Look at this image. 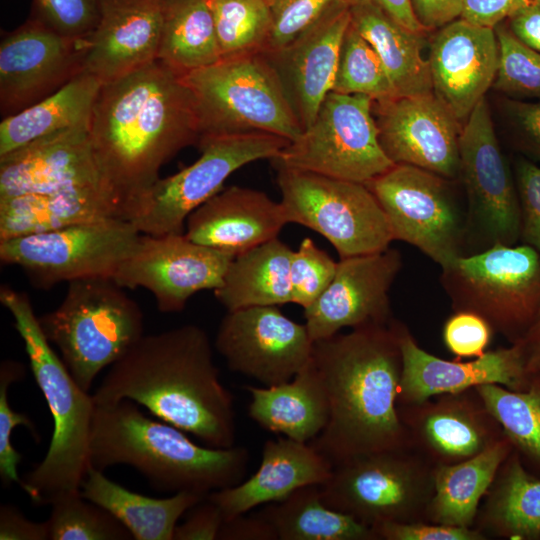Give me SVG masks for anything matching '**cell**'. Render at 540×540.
I'll use <instances>...</instances> for the list:
<instances>
[{"label": "cell", "instance_id": "e0dca14e", "mask_svg": "<svg viewBox=\"0 0 540 540\" xmlns=\"http://www.w3.org/2000/svg\"><path fill=\"white\" fill-rule=\"evenodd\" d=\"M86 38H71L31 17L0 42V114L21 112L83 72Z\"/></svg>", "mask_w": 540, "mask_h": 540}, {"label": "cell", "instance_id": "8fae6325", "mask_svg": "<svg viewBox=\"0 0 540 540\" xmlns=\"http://www.w3.org/2000/svg\"><path fill=\"white\" fill-rule=\"evenodd\" d=\"M290 143L266 132H244L200 138V157L191 165L159 178L137 204L131 223L141 234H181L189 215L223 189L239 168L272 160Z\"/></svg>", "mask_w": 540, "mask_h": 540}, {"label": "cell", "instance_id": "d4e9b609", "mask_svg": "<svg viewBox=\"0 0 540 540\" xmlns=\"http://www.w3.org/2000/svg\"><path fill=\"white\" fill-rule=\"evenodd\" d=\"M77 187L111 191L95 159L89 124L40 138L0 157V198Z\"/></svg>", "mask_w": 540, "mask_h": 540}, {"label": "cell", "instance_id": "60d3db41", "mask_svg": "<svg viewBox=\"0 0 540 540\" xmlns=\"http://www.w3.org/2000/svg\"><path fill=\"white\" fill-rule=\"evenodd\" d=\"M50 504V540L134 539L126 526L112 513L84 498L81 489L62 493Z\"/></svg>", "mask_w": 540, "mask_h": 540}, {"label": "cell", "instance_id": "f907efd6", "mask_svg": "<svg viewBox=\"0 0 540 540\" xmlns=\"http://www.w3.org/2000/svg\"><path fill=\"white\" fill-rule=\"evenodd\" d=\"M376 540H486L474 527L419 522H384L371 527Z\"/></svg>", "mask_w": 540, "mask_h": 540}, {"label": "cell", "instance_id": "bcb514c9", "mask_svg": "<svg viewBox=\"0 0 540 540\" xmlns=\"http://www.w3.org/2000/svg\"><path fill=\"white\" fill-rule=\"evenodd\" d=\"M37 18L58 33L87 38L99 19L100 0H33Z\"/></svg>", "mask_w": 540, "mask_h": 540}, {"label": "cell", "instance_id": "1f68e13d", "mask_svg": "<svg viewBox=\"0 0 540 540\" xmlns=\"http://www.w3.org/2000/svg\"><path fill=\"white\" fill-rule=\"evenodd\" d=\"M513 450L505 436L471 458L450 465H435L434 495L426 522L473 527L481 499Z\"/></svg>", "mask_w": 540, "mask_h": 540}, {"label": "cell", "instance_id": "603a6c76", "mask_svg": "<svg viewBox=\"0 0 540 540\" xmlns=\"http://www.w3.org/2000/svg\"><path fill=\"white\" fill-rule=\"evenodd\" d=\"M349 5L336 2L290 43L263 50L303 130L332 91L341 42L350 24Z\"/></svg>", "mask_w": 540, "mask_h": 540}, {"label": "cell", "instance_id": "277c9868", "mask_svg": "<svg viewBox=\"0 0 540 540\" xmlns=\"http://www.w3.org/2000/svg\"><path fill=\"white\" fill-rule=\"evenodd\" d=\"M249 459L242 446L198 445L181 429L146 416L131 400L95 405L89 462L98 470L128 465L156 490L206 497L242 482Z\"/></svg>", "mask_w": 540, "mask_h": 540}, {"label": "cell", "instance_id": "f546056e", "mask_svg": "<svg viewBox=\"0 0 540 540\" xmlns=\"http://www.w3.org/2000/svg\"><path fill=\"white\" fill-rule=\"evenodd\" d=\"M245 389L250 418L267 431L309 443L327 425L328 398L312 359L288 382Z\"/></svg>", "mask_w": 540, "mask_h": 540}, {"label": "cell", "instance_id": "9f6ffc18", "mask_svg": "<svg viewBox=\"0 0 540 540\" xmlns=\"http://www.w3.org/2000/svg\"><path fill=\"white\" fill-rule=\"evenodd\" d=\"M219 540H278L277 533L270 522L258 512L245 514L224 521Z\"/></svg>", "mask_w": 540, "mask_h": 540}, {"label": "cell", "instance_id": "ee69618b", "mask_svg": "<svg viewBox=\"0 0 540 540\" xmlns=\"http://www.w3.org/2000/svg\"><path fill=\"white\" fill-rule=\"evenodd\" d=\"M25 367L14 360H3L0 366V477L3 486L16 483L22 489L24 481L18 475L17 466L22 454L12 445V432L16 426L28 428L36 439L38 432L31 419L25 413L16 412L8 402V387L21 380Z\"/></svg>", "mask_w": 540, "mask_h": 540}, {"label": "cell", "instance_id": "e575fe53", "mask_svg": "<svg viewBox=\"0 0 540 540\" xmlns=\"http://www.w3.org/2000/svg\"><path fill=\"white\" fill-rule=\"evenodd\" d=\"M475 523L487 538H540V479L527 472L514 450L498 470Z\"/></svg>", "mask_w": 540, "mask_h": 540}, {"label": "cell", "instance_id": "4dcf8cb0", "mask_svg": "<svg viewBox=\"0 0 540 540\" xmlns=\"http://www.w3.org/2000/svg\"><path fill=\"white\" fill-rule=\"evenodd\" d=\"M349 10L351 24L379 55L397 96L433 92L429 63L422 57L425 32L406 28L372 2Z\"/></svg>", "mask_w": 540, "mask_h": 540}, {"label": "cell", "instance_id": "4fadbf2b", "mask_svg": "<svg viewBox=\"0 0 540 540\" xmlns=\"http://www.w3.org/2000/svg\"><path fill=\"white\" fill-rule=\"evenodd\" d=\"M133 223L110 218L0 241L4 264L22 268L35 287L88 278H111L135 249Z\"/></svg>", "mask_w": 540, "mask_h": 540}, {"label": "cell", "instance_id": "3957f363", "mask_svg": "<svg viewBox=\"0 0 540 540\" xmlns=\"http://www.w3.org/2000/svg\"><path fill=\"white\" fill-rule=\"evenodd\" d=\"M311 359L326 390L329 418L309 444L333 467L361 455L412 448L397 409L402 353L396 320L315 341Z\"/></svg>", "mask_w": 540, "mask_h": 540}, {"label": "cell", "instance_id": "91938a15", "mask_svg": "<svg viewBox=\"0 0 540 540\" xmlns=\"http://www.w3.org/2000/svg\"><path fill=\"white\" fill-rule=\"evenodd\" d=\"M349 6L362 2H372L406 28L416 32H426L418 22L412 8L411 0H343Z\"/></svg>", "mask_w": 540, "mask_h": 540}, {"label": "cell", "instance_id": "cb8c5ba5", "mask_svg": "<svg viewBox=\"0 0 540 540\" xmlns=\"http://www.w3.org/2000/svg\"><path fill=\"white\" fill-rule=\"evenodd\" d=\"M498 56L494 28L457 18L434 34L427 59L433 93L459 122L493 85Z\"/></svg>", "mask_w": 540, "mask_h": 540}, {"label": "cell", "instance_id": "6f0895ef", "mask_svg": "<svg viewBox=\"0 0 540 540\" xmlns=\"http://www.w3.org/2000/svg\"><path fill=\"white\" fill-rule=\"evenodd\" d=\"M413 12L424 30L439 29L461 15L462 0H411Z\"/></svg>", "mask_w": 540, "mask_h": 540}, {"label": "cell", "instance_id": "680465c9", "mask_svg": "<svg viewBox=\"0 0 540 540\" xmlns=\"http://www.w3.org/2000/svg\"><path fill=\"white\" fill-rule=\"evenodd\" d=\"M506 23L521 41L540 51V0L519 10Z\"/></svg>", "mask_w": 540, "mask_h": 540}, {"label": "cell", "instance_id": "db71d44e", "mask_svg": "<svg viewBox=\"0 0 540 540\" xmlns=\"http://www.w3.org/2000/svg\"><path fill=\"white\" fill-rule=\"evenodd\" d=\"M534 0H462V18L472 24L495 28Z\"/></svg>", "mask_w": 540, "mask_h": 540}, {"label": "cell", "instance_id": "f6af8a7d", "mask_svg": "<svg viewBox=\"0 0 540 540\" xmlns=\"http://www.w3.org/2000/svg\"><path fill=\"white\" fill-rule=\"evenodd\" d=\"M337 263L313 240L303 239L290 262L291 303L312 305L331 283Z\"/></svg>", "mask_w": 540, "mask_h": 540}, {"label": "cell", "instance_id": "ab89813d", "mask_svg": "<svg viewBox=\"0 0 540 540\" xmlns=\"http://www.w3.org/2000/svg\"><path fill=\"white\" fill-rule=\"evenodd\" d=\"M208 1L222 58L267 48L272 31L267 0Z\"/></svg>", "mask_w": 540, "mask_h": 540}, {"label": "cell", "instance_id": "d590c367", "mask_svg": "<svg viewBox=\"0 0 540 540\" xmlns=\"http://www.w3.org/2000/svg\"><path fill=\"white\" fill-rule=\"evenodd\" d=\"M102 83L82 72L57 92L0 123V157L40 138L88 125Z\"/></svg>", "mask_w": 540, "mask_h": 540}, {"label": "cell", "instance_id": "484cf974", "mask_svg": "<svg viewBox=\"0 0 540 540\" xmlns=\"http://www.w3.org/2000/svg\"><path fill=\"white\" fill-rule=\"evenodd\" d=\"M161 0H100L99 19L86 38L83 72L102 84L157 60Z\"/></svg>", "mask_w": 540, "mask_h": 540}, {"label": "cell", "instance_id": "9a60e30c", "mask_svg": "<svg viewBox=\"0 0 540 540\" xmlns=\"http://www.w3.org/2000/svg\"><path fill=\"white\" fill-rule=\"evenodd\" d=\"M233 258L190 240L185 233L141 234L113 280L122 288L148 290L161 312H180L197 292L215 291L222 285Z\"/></svg>", "mask_w": 540, "mask_h": 540}, {"label": "cell", "instance_id": "2e32d148", "mask_svg": "<svg viewBox=\"0 0 540 540\" xmlns=\"http://www.w3.org/2000/svg\"><path fill=\"white\" fill-rule=\"evenodd\" d=\"M313 345L305 323L293 321L277 306L227 311L215 339L230 370L264 386L290 381L311 359Z\"/></svg>", "mask_w": 540, "mask_h": 540}, {"label": "cell", "instance_id": "30bf717a", "mask_svg": "<svg viewBox=\"0 0 540 540\" xmlns=\"http://www.w3.org/2000/svg\"><path fill=\"white\" fill-rule=\"evenodd\" d=\"M273 166L288 223L321 234L340 258L389 248L391 227L366 184Z\"/></svg>", "mask_w": 540, "mask_h": 540}, {"label": "cell", "instance_id": "8d00e7d4", "mask_svg": "<svg viewBox=\"0 0 540 540\" xmlns=\"http://www.w3.org/2000/svg\"><path fill=\"white\" fill-rule=\"evenodd\" d=\"M162 27L157 60L180 76L222 56L208 0H161Z\"/></svg>", "mask_w": 540, "mask_h": 540}, {"label": "cell", "instance_id": "836d02e7", "mask_svg": "<svg viewBox=\"0 0 540 540\" xmlns=\"http://www.w3.org/2000/svg\"><path fill=\"white\" fill-rule=\"evenodd\" d=\"M292 253L277 237L235 256L216 299L227 311L291 303Z\"/></svg>", "mask_w": 540, "mask_h": 540}, {"label": "cell", "instance_id": "681fc988", "mask_svg": "<svg viewBox=\"0 0 540 540\" xmlns=\"http://www.w3.org/2000/svg\"><path fill=\"white\" fill-rule=\"evenodd\" d=\"M521 212L520 237L540 257V165L521 159L515 167Z\"/></svg>", "mask_w": 540, "mask_h": 540}, {"label": "cell", "instance_id": "f35d334b", "mask_svg": "<svg viewBox=\"0 0 540 540\" xmlns=\"http://www.w3.org/2000/svg\"><path fill=\"white\" fill-rule=\"evenodd\" d=\"M514 448L540 463V374L513 391L496 384L475 387Z\"/></svg>", "mask_w": 540, "mask_h": 540}, {"label": "cell", "instance_id": "4316f807", "mask_svg": "<svg viewBox=\"0 0 540 540\" xmlns=\"http://www.w3.org/2000/svg\"><path fill=\"white\" fill-rule=\"evenodd\" d=\"M286 224L281 202L260 190L230 186L189 215L184 233L198 244L235 257L277 238Z\"/></svg>", "mask_w": 540, "mask_h": 540}, {"label": "cell", "instance_id": "9c48e42d", "mask_svg": "<svg viewBox=\"0 0 540 540\" xmlns=\"http://www.w3.org/2000/svg\"><path fill=\"white\" fill-rule=\"evenodd\" d=\"M319 487L327 506L369 527L426 522L434 465L412 448L375 452L335 465Z\"/></svg>", "mask_w": 540, "mask_h": 540}, {"label": "cell", "instance_id": "7402d4cb", "mask_svg": "<svg viewBox=\"0 0 540 540\" xmlns=\"http://www.w3.org/2000/svg\"><path fill=\"white\" fill-rule=\"evenodd\" d=\"M402 353V374L397 405L414 404L431 397L456 393L484 384L513 391L524 390L529 377L525 370L526 348L517 342L507 348L486 351L469 361L445 360L422 349L408 328L396 321Z\"/></svg>", "mask_w": 540, "mask_h": 540}, {"label": "cell", "instance_id": "816d5d0a", "mask_svg": "<svg viewBox=\"0 0 540 540\" xmlns=\"http://www.w3.org/2000/svg\"><path fill=\"white\" fill-rule=\"evenodd\" d=\"M504 108L518 145L540 163V101L508 98Z\"/></svg>", "mask_w": 540, "mask_h": 540}, {"label": "cell", "instance_id": "ba28073f", "mask_svg": "<svg viewBox=\"0 0 540 540\" xmlns=\"http://www.w3.org/2000/svg\"><path fill=\"white\" fill-rule=\"evenodd\" d=\"M441 282L454 311L478 314L512 344L540 314V257L526 244L495 243L461 255L442 269Z\"/></svg>", "mask_w": 540, "mask_h": 540}, {"label": "cell", "instance_id": "ac0fdd59", "mask_svg": "<svg viewBox=\"0 0 540 540\" xmlns=\"http://www.w3.org/2000/svg\"><path fill=\"white\" fill-rule=\"evenodd\" d=\"M459 151L460 176L468 194L471 219L489 246L514 245L521 231L519 197L486 98L465 121Z\"/></svg>", "mask_w": 540, "mask_h": 540}, {"label": "cell", "instance_id": "f1b7e54d", "mask_svg": "<svg viewBox=\"0 0 540 540\" xmlns=\"http://www.w3.org/2000/svg\"><path fill=\"white\" fill-rule=\"evenodd\" d=\"M110 218L126 220L122 205L104 187L0 198V241Z\"/></svg>", "mask_w": 540, "mask_h": 540}, {"label": "cell", "instance_id": "d6986e66", "mask_svg": "<svg viewBox=\"0 0 540 540\" xmlns=\"http://www.w3.org/2000/svg\"><path fill=\"white\" fill-rule=\"evenodd\" d=\"M380 145L394 164L460 176V122L434 93L374 101Z\"/></svg>", "mask_w": 540, "mask_h": 540}, {"label": "cell", "instance_id": "6da1fadb", "mask_svg": "<svg viewBox=\"0 0 540 540\" xmlns=\"http://www.w3.org/2000/svg\"><path fill=\"white\" fill-rule=\"evenodd\" d=\"M89 136L101 175L131 221L161 167L199 141L190 90L159 60L101 85Z\"/></svg>", "mask_w": 540, "mask_h": 540}, {"label": "cell", "instance_id": "d6a6232c", "mask_svg": "<svg viewBox=\"0 0 540 540\" xmlns=\"http://www.w3.org/2000/svg\"><path fill=\"white\" fill-rule=\"evenodd\" d=\"M84 498L112 513L135 540H173L180 517L206 497L178 492L167 498L135 493L92 466L81 484Z\"/></svg>", "mask_w": 540, "mask_h": 540}, {"label": "cell", "instance_id": "7a4b0ae2", "mask_svg": "<svg viewBox=\"0 0 540 540\" xmlns=\"http://www.w3.org/2000/svg\"><path fill=\"white\" fill-rule=\"evenodd\" d=\"M97 406L131 400L213 448L234 446L233 397L222 384L204 329L185 324L143 337L92 395Z\"/></svg>", "mask_w": 540, "mask_h": 540}, {"label": "cell", "instance_id": "7dc6e473", "mask_svg": "<svg viewBox=\"0 0 540 540\" xmlns=\"http://www.w3.org/2000/svg\"><path fill=\"white\" fill-rule=\"evenodd\" d=\"M272 17L268 49L290 43L339 0H267Z\"/></svg>", "mask_w": 540, "mask_h": 540}, {"label": "cell", "instance_id": "94428289", "mask_svg": "<svg viewBox=\"0 0 540 540\" xmlns=\"http://www.w3.org/2000/svg\"><path fill=\"white\" fill-rule=\"evenodd\" d=\"M526 345V374L528 377L540 374V339Z\"/></svg>", "mask_w": 540, "mask_h": 540}, {"label": "cell", "instance_id": "6125c7cd", "mask_svg": "<svg viewBox=\"0 0 540 540\" xmlns=\"http://www.w3.org/2000/svg\"><path fill=\"white\" fill-rule=\"evenodd\" d=\"M540 339V314L533 323V325L529 328L523 339L519 342H523L525 344H530L532 342H535Z\"/></svg>", "mask_w": 540, "mask_h": 540}, {"label": "cell", "instance_id": "5b68a950", "mask_svg": "<svg viewBox=\"0 0 540 540\" xmlns=\"http://www.w3.org/2000/svg\"><path fill=\"white\" fill-rule=\"evenodd\" d=\"M0 302L14 319L34 379L53 418V433L44 459L23 479V490L36 504L79 491L90 467L89 447L95 404L51 347L27 294L6 285Z\"/></svg>", "mask_w": 540, "mask_h": 540}, {"label": "cell", "instance_id": "11a10c76", "mask_svg": "<svg viewBox=\"0 0 540 540\" xmlns=\"http://www.w3.org/2000/svg\"><path fill=\"white\" fill-rule=\"evenodd\" d=\"M49 522L28 520L15 506H0V540H47Z\"/></svg>", "mask_w": 540, "mask_h": 540}, {"label": "cell", "instance_id": "44dd1931", "mask_svg": "<svg viewBox=\"0 0 540 540\" xmlns=\"http://www.w3.org/2000/svg\"><path fill=\"white\" fill-rule=\"evenodd\" d=\"M397 409L412 449L434 466L471 458L505 437L476 388Z\"/></svg>", "mask_w": 540, "mask_h": 540}, {"label": "cell", "instance_id": "83f0119b", "mask_svg": "<svg viewBox=\"0 0 540 540\" xmlns=\"http://www.w3.org/2000/svg\"><path fill=\"white\" fill-rule=\"evenodd\" d=\"M332 471L331 462L312 445L283 436L264 443L260 465L250 478L207 498L226 521L259 505L282 501L301 487L321 485Z\"/></svg>", "mask_w": 540, "mask_h": 540}, {"label": "cell", "instance_id": "74e56055", "mask_svg": "<svg viewBox=\"0 0 540 540\" xmlns=\"http://www.w3.org/2000/svg\"><path fill=\"white\" fill-rule=\"evenodd\" d=\"M278 540H376L371 527L327 506L319 485H307L258 512Z\"/></svg>", "mask_w": 540, "mask_h": 540}, {"label": "cell", "instance_id": "f5cc1de1", "mask_svg": "<svg viewBox=\"0 0 540 540\" xmlns=\"http://www.w3.org/2000/svg\"><path fill=\"white\" fill-rule=\"evenodd\" d=\"M183 523L176 525L173 540H216L225 521L220 508L207 497L188 510Z\"/></svg>", "mask_w": 540, "mask_h": 540}, {"label": "cell", "instance_id": "ffe728a7", "mask_svg": "<svg viewBox=\"0 0 540 540\" xmlns=\"http://www.w3.org/2000/svg\"><path fill=\"white\" fill-rule=\"evenodd\" d=\"M401 266L400 252L390 247L340 258L329 286L304 309L305 325L313 342L343 328L390 323L389 291Z\"/></svg>", "mask_w": 540, "mask_h": 540}, {"label": "cell", "instance_id": "b9f144b4", "mask_svg": "<svg viewBox=\"0 0 540 540\" xmlns=\"http://www.w3.org/2000/svg\"><path fill=\"white\" fill-rule=\"evenodd\" d=\"M332 91L362 94L373 101L397 96L379 55L351 21L341 42Z\"/></svg>", "mask_w": 540, "mask_h": 540}, {"label": "cell", "instance_id": "c3c4849f", "mask_svg": "<svg viewBox=\"0 0 540 540\" xmlns=\"http://www.w3.org/2000/svg\"><path fill=\"white\" fill-rule=\"evenodd\" d=\"M494 331L476 313L455 311L445 322L442 337L446 348L457 357L476 358L486 352Z\"/></svg>", "mask_w": 540, "mask_h": 540}, {"label": "cell", "instance_id": "7bdbcfd3", "mask_svg": "<svg viewBox=\"0 0 540 540\" xmlns=\"http://www.w3.org/2000/svg\"><path fill=\"white\" fill-rule=\"evenodd\" d=\"M494 30L499 56L493 88L510 99L540 101V51L521 41L506 21Z\"/></svg>", "mask_w": 540, "mask_h": 540}, {"label": "cell", "instance_id": "5bb4252c", "mask_svg": "<svg viewBox=\"0 0 540 540\" xmlns=\"http://www.w3.org/2000/svg\"><path fill=\"white\" fill-rule=\"evenodd\" d=\"M446 178L395 164L366 185L382 207L394 240L418 248L446 268L461 256L463 222Z\"/></svg>", "mask_w": 540, "mask_h": 540}, {"label": "cell", "instance_id": "52a82bcc", "mask_svg": "<svg viewBox=\"0 0 540 540\" xmlns=\"http://www.w3.org/2000/svg\"><path fill=\"white\" fill-rule=\"evenodd\" d=\"M181 78L193 97L199 139L266 132L291 142L303 132L263 51L223 57Z\"/></svg>", "mask_w": 540, "mask_h": 540}, {"label": "cell", "instance_id": "8992f818", "mask_svg": "<svg viewBox=\"0 0 540 540\" xmlns=\"http://www.w3.org/2000/svg\"><path fill=\"white\" fill-rule=\"evenodd\" d=\"M40 326L77 384L89 392L105 367L143 337V313L111 278L69 283L61 304L40 317Z\"/></svg>", "mask_w": 540, "mask_h": 540}, {"label": "cell", "instance_id": "7c38bea8", "mask_svg": "<svg viewBox=\"0 0 540 540\" xmlns=\"http://www.w3.org/2000/svg\"><path fill=\"white\" fill-rule=\"evenodd\" d=\"M373 102L330 91L312 124L272 164L364 184L385 173L395 164L380 145Z\"/></svg>", "mask_w": 540, "mask_h": 540}]
</instances>
